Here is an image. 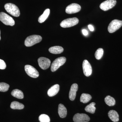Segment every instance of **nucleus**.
<instances>
[{
  "instance_id": "nucleus-1",
  "label": "nucleus",
  "mask_w": 122,
  "mask_h": 122,
  "mask_svg": "<svg viewBox=\"0 0 122 122\" xmlns=\"http://www.w3.org/2000/svg\"><path fill=\"white\" fill-rule=\"evenodd\" d=\"M42 38L40 35H32L26 38L25 41V45L27 47H30L41 41Z\"/></svg>"
},
{
  "instance_id": "nucleus-2",
  "label": "nucleus",
  "mask_w": 122,
  "mask_h": 122,
  "mask_svg": "<svg viewBox=\"0 0 122 122\" xmlns=\"http://www.w3.org/2000/svg\"><path fill=\"white\" fill-rule=\"evenodd\" d=\"M5 8L8 13L14 17H18L20 15V10L18 7L14 4L8 3L5 5Z\"/></svg>"
},
{
  "instance_id": "nucleus-3",
  "label": "nucleus",
  "mask_w": 122,
  "mask_h": 122,
  "mask_svg": "<svg viewBox=\"0 0 122 122\" xmlns=\"http://www.w3.org/2000/svg\"><path fill=\"white\" fill-rule=\"evenodd\" d=\"M0 20L6 25L13 26L15 24V21L12 18L3 12L0 13Z\"/></svg>"
},
{
  "instance_id": "nucleus-4",
  "label": "nucleus",
  "mask_w": 122,
  "mask_h": 122,
  "mask_svg": "<svg viewBox=\"0 0 122 122\" xmlns=\"http://www.w3.org/2000/svg\"><path fill=\"white\" fill-rule=\"evenodd\" d=\"M66 61V58L64 57H60L55 59L51 65V71L54 72L56 71L60 66L65 64Z\"/></svg>"
},
{
  "instance_id": "nucleus-5",
  "label": "nucleus",
  "mask_w": 122,
  "mask_h": 122,
  "mask_svg": "<svg viewBox=\"0 0 122 122\" xmlns=\"http://www.w3.org/2000/svg\"><path fill=\"white\" fill-rule=\"evenodd\" d=\"M79 20L76 17L69 18L63 20L60 24L61 27L63 28H69L78 24Z\"/></svg>"
},
{
  "instance_id": "nucleus-6",
  "label": "nucleus",
  "mask_w": 122,
  "mask_h": 122,
  "mask_svg": "<svg viewBox=\"0 0 122 122\" xmlns=\"http://www.w3.org/2000/svg\"><path fill=\"white\" fill-rule=\"evenodd\" d=\"M122 26V21L117 20H113L108 26V31L110 33L114 32L121 28Z\"/></svg>"
},
{
  "instance_id": "nucleus-7",
  "label": "nucleus",
  "mask_w": 122,
  "mask_h": 122,
  "mask_svg": "<svg viewBox=\"0 0 122 122\" xmlns=\"http://www.w3.org/2000/svg\"><path fill=\"white\" fill-rule=\"evenodd\" d=\"M116 2V0H107L100 4V8L103 11H107L114 7Z\"/></svg>"
},
{
  "instance_id": "nucleus-8",
  "label": "nucleus",
  "mask_w": 122,
  "mask_h": 122,
  "mask_svg": "<svg viewBox=\"0 0 122 122\" xmlns=\"http://www.w3.org/2000/svg\"><path fill=\"white\" fill-rule=\"evenodd\" d=\"M25 69L26 73L31 77L36 78L39 76L37 70L32 66L26 65L25 66Z\"/></svg>"
},
{
  "instance_id": "nucleus-9",
  "label": "nucleus",
  "mask_w": 122,
  "mask_h": 122,
  "mask_svg": "<svg viewBox=\"0 0 122 122\" xmlns=\"http://www.w3.org/2000/svg\"><path fill=\"white\" fill-rule=\"evenodd\" d=\"M81 9V6L79 5L73 3L66 7V12L68 14L76 13L79 12Z\"/></svg>"
},
{
  "instance_id": "nucleus-10",
  "label": "nucleus",
  "mask_w": 122,
  "mask_h": 122,
  "mask_svg": "<svg viewBox=\"0 0 122 122\" xmlns=\"http://www.w3.org/2000/svg\"><path fill=\"white\" fill-rule=\"evenodd\" d=\"M38 65L41 69L46 70L50 67L51 65L50 60L44 57H41L38 59Z\"/></svg>"
},
{
  "instance_id": "nucleus-11",
  "label": "nucleus",
  "mask_w": 122,
  "mask_h": 122,
  "mask_svg": "<svg viewBox=\"0 0 122 122\" xmlns=\"http://www.w3.org/2000/svg\"><path fill=\"white\" fill-rule=\"evenodd\" d=\"M90 117L85 114H75L73 118L74 122H88L90 121Z\"/></svg>"
},
{
  "instance_id": "nucleus-12",
  "label": "nucleus",
  "mask_w": 122,
  "mask_h": 122,
  "mask_svg": "<svg viewBox=\"0 0 122 122\" xmlns=\"http://www.w3.org/2000/svg\"><path fill=\"white\" fill-rule=\"evenodd\" d=\"M82 68L83 73L85 76L88 77L91 75L92 73V68L91 65L87 60H85L83 61Z\"/></svg>"
},
{
  "instance_id": "nucleus-13",
  "label": "nucleus",
  "mask_w": 122,
  "mask_h": 122,
  "mask_svg": "<svg viewBox=\"0 0 122 122\" xmlns=\"http://www.w3.org/2000/svg\"><path fill=\"white\" fill-rule=\"evenodd\" d=\"M78 89V86L76 83H74L71 86L69 93V98L71 101H73L75 99Z\"/></svg>"
},
{
  "instance_id": "nucleus-14",
  "label": "nucleus",
  "mask_w": 122,
  "mask_h": 122,
  "mask_svg": "<svg viewBox=\"0 0 122 122\" xmlns=\"http://www.w3.org/2000/svg\"><path fill=\"white\" fill-rule=\"evenodd\" d=\"M59 90V86L58 84L54 85L49 89L48 91V96L53 97L55 96L58 93Z\"/></svg>"
},
{
  "instance_id": "nucleus-15",
  "label": "nucleus",
  "mask_w": 122,
  "mask_h": 122,
  "mask_svg": "<svg viewBox=\"0 0 122 122\" xmlns=\"http://www.w3.org/2000/svg\"><path fill=\"white\" fill-rule=\"evenodd\" d=\"M109 118L114 122H117L119 120V116L117 112L115 111L112 110L108 113Z\"/></svg>"
},
{
  "instance_id": "nucleus-16",
  "label": "nucleus",
  "mask_w": 122,
  "mask_h": 122,
  "mask_svg": "<svg viewBox=\"0 0 122 122\" xmlns=\"http://www.w3.org/2000/svg\"><path fill=\"white\" fill-rule=\"evenodd\" d=\"M58 113L61 118H65L66 117L67 114V110L62 104H60L58 106Z\"/></svg>"
},
{
  "instance_id": "nucleus-17",
  "label": "nucleus",
  "mask_w": 122,
  "mask_h": 122,
  "mask_svg": "<svg viewBox=\"0 0 122 122\" xmlns=\"http://www.w3.org/2000/svg\"><path fill=\"white\" fill-rule=\"evenodd\" d=\"M63 48L59 46H52L49 49L50 52L53 54H59L63 52Z\"/></svg>"
},
{
  "instance_id": "nucleus-18",
  "label": "nucleus",
  "mask_w": 122,
  "mask_h": 122,
  "mask_svg": "<svg viewBox=\"0 0 122 122\" xmlns=\"http://www.w3.org/2000/svg\"><path fill=\"white\" fill-rule=\"evenodd\" d=\"M50 13V10L47 9L44 11V13L38 18V22L40 23H43L46 20Z\"/></svg>"
},
{
  "instance_id": "nucleus-19",
  "label": "nucleus",
  "mask_w": 122,
  "mask_h": 122,
  "mask_svg": "<svg viewBox=\"0 0 122 122\" xmlns=\"http://www.w3.org/2000/svg\"><path fill=\"white\" fill-rule=\"evenodd\" d=\"M11 94L12 96L13 97L20 99H22L24 97L23 92L20 90L17 89L14 90L11 92Z\"/></svg>"
},
{
  "instance_id": "nucleus-20",
  "label": "nucleus",
  "mask_w": 122,
  "mask_h": 122,
  "mask_svg": "<svg viewBox=\"0 0 122 122\" xmlns=\"http://www.w3.org/2000/svg\"><path fill=\"white\" fill-rule=\"evenodd\" d=\"M24 105L22 103L16 101L12 102L10 105L11 109L14 110H21L24 109Z\"/></svg>"
},
{
  "instance_id": "nucleus-21",
  "label": "nucleus",
  "mask_w": 122,
  "mask_h": 122,
  "mask_svg": "<svg viewBox=\"0 0 122 122\" xmlns=\"http://www.w3.org/2000/svg\"><path fill=\"white\" fill-rule=\"evenodd\" d=\"M95 103L92 102L89 105H87L85 108V110L86 112H89L91 114L94 113L96 110V107H95Z\"/></svg>"
},
{
  "instance_id": "nucleus-22",
  "label": "nucleus",
  "mask_w": 122,
  "mask_h": 122,
  "mask_svg": "<svg viewBox=\"0 0 122 122\" xmlns=\"http://www.w3.org/2000/svg\"><path fill=\"white\" fill-rule=\"evenodd\" d=\"M92 98L91 95L88 94L83 93L82 94L80 98L81 102L83 103H86L89 102Z\"/></svg>"
},
{
  "instance_id": "nucleus-23",
  "label": "nucleus",
  "mask_w": 122,
  "mask_h": 122,
  "mask_svg": "<svg viewBox=\"0 0 122 122\" xmlns=\"http://www.w3.org/2000/svg\"><path fill=\"white\" fill-rule=\"evenodd\" d=\"M105 102L109 106H113L115 104V100L114 98L110 96H107L105 99Z\"/></svg>"
},
{
  "instance_id": "nucleus-24",
  "label": "nucleus",
  "mask_w": 122,
  "mask_h": 122,
  "mask_svg": "<svg viewBox=\"0 0 122 122\" xmlns=\"http://www.w3.org/2000/svg\"><path fill=\"white\" fill-rule=\"evenodd\" d=\"M103 50L102 48H100L98 49L95 54V56L96 59L99 60L102 58L103 54Z\"/></svg>"
},
{
  "instance_id": "nucleus-25",
  "label": "nucleus",
  "mask_w": 122,
  "mask_h": 122,
  "mask_svg": "<svg viewBox=\"0 0 122 122\" xmlns=\"http://www.w3.org/2000/svg\"><path fill=\"white\" fill-rule=\"evenodd\" d=\"M39 120L40 122H50L49 117L47 115L42 114L39 116Z\"/></svg>"
},
{
  "instance_id": "nucleus-26",
  "label": "nucleus",
  "mask_w": 122,
  "mask_h": 122,
  "mask_svg": "<svg viewBox=\"0 0 122 122\" xmlns=\"http://www.w3.org/2000/svg\"><path fill=\"white\" fill-rule=\"evenodd\" d=\"M10 86L8 84L0 82V92H5L8 90Z\"/></svg>"
},
{
  "instance_id": "nucleus-27",
  "label": "nucleus",
  "mask_w": 122,
  "mask_h": 122,
  "mask_svg": "<svg viewBox=\"0 0 122 122\" xmlns=\"http://www.w3.org/2000/svg\"><path fill=\"white\" fill-rule=\"evenodd\" d=\"M6 68V63L3 60L0 59V69L4 70Z\"/></svg>"
},
{
  "instance_id": "nucleus-28",
  "label": "nucleus",
  "mask_w": 122,
  "mask_h": 122,
  "mask_svg": "<svg viewBox=\"0 0 122 122\" xmlns=\"http://www.w3.org/2000/svg\"><path fill=\"white\" fill-rule=\"evenodd\" d=\"M82 32L83 35H85V36H87V35H88V32H87V30H82Z\"/></svg>"
},
{
  "instance_id": "nucleus-29",
  "label": "nucleus",
  "mask_w": 122,
  "mask_h": 122,
  "mask_svg": "<svg viewBox=\"0 0 122 122\" xmlns=\"http://www.w3.org/2000/svg\"><path fill=\"white\" fill-rule=\"evenodd\" d=\"M88 28L91 31H93L94 30V28L91 25H88Z\"/></svg>"
},
{
  "instance_id": "nucleus-30",
  "label": "nucleus",
  "mask_w": 122,
  "mask_h": 122,
  "mask_svg": "<svg viewBox=\"0 0 122 122\" xmlns=\"http://www.w3.org/2000/svg\"><path fill=\"white\" fill-rule=\"evenodd\" d=\"M1 40V37H0V40Z\"/></svg>"
}]
</instances>
